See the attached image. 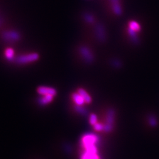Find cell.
<instances>
[{"mask_svg": "<svg viewBox=\"0 0 159 159\" xmlns=\"http://www.w3.org/2000/svg\"><path fill=\"white\" fill-rule=\"evenodd\" d=\"M82 153L80 159H102L99 153V138L94 134H86L81 138Z\"/></svg>", "mask_w": 159, "mask_h": 159, "instance_id": "cell-1", "label": "cell"}, {"mask_svg": "<svg viewBox=\"0 0 159 159\" xmlns=\"http://www.w3.org/2000/svg\"><path fill=\"white\" fill-rule=\"evenodd\" d=\"M79 51L86 62L91 64L94 61V55L88 47L86 45H82L79 48Z\"/></svg>", "mask_w": 159, "mask_h": 159, "instance_id": "cell-2", "label": "cell"}, {"mask_svg": "<svg viewBox=\"0 0 159 159\" xmlns=\"http://www.w3.org/2000/svg\"><path fill=\"white\" fill-rule=\"evenodd\" d=\"M94 34L97 40L100 43H104L106 40L107 35L106 28L101 23H97L94 27Z\"/></svg>", "mask_w": 159, "mask_h": 159, "instance_id": "cell-3", "label": "cell"}, {"mask_svg": "<svg viewBox=\"0 0 159 159\" xmlns=\"http://www.w3.org/2000/svg\"><path fill=\"white\" fill-rule=\"evenodd\" d=\"M38 58H39V55L37 53H33L27 54L19 57L17 58V61L19 64H25L34 62L38 60Z\"/></svg>", "mask_w": 159, "mask_h": 159, "instance_id": "cell-4", "label": "cell"}, {"mask_svg": "<svg viewBox=\"0 0 159 159\" xmlns=\"http://www.w3.org/2000/svg\"><path fill=\"white\" fill-rule=\"evenodd\" d=\"M115 113L114 112L110 110L107 112V116H106V123L105 124H104V131L105 132L109 133L111 131L114 124V120H115Z\"/></svg>", "mask_w": 159, "mask_h": 159, "instance_id": "cell-5", "label": "cell"}, {"mask_svg": "<svg viewBox=\"0 0 159 159\" xmlns=\"http://www.w3.org/2000/svg\"><path fill=\"white\" fill-rule=\"evenodd\" d=\"M38 93L41 96H53L57 95V91L55 89L51 87L40 86L37 89Z\"/></svg>", "mask_w": 159, "mask_h": 159, "instance_id": "cell-6", "label": "cell"}, {"mask_svg": "<svg viewBox=\"0 0 159 159\" xmlns=\"http://www.w3.org/2000/svg\"><path fill=\"white\" fill-rule=\"evenodd\" d=\"M113 13L118 16H120L123 13V9L121 6L120 0H110Z\"/></svg>", "mask_w": 159, "mask_h": 159, "instance_id": "cell-7", "label": "cell"}, {"mask_svg": "<svg viewBox=\"0 0 159 159\" xmlns=\"http://www.w3.org/2000/svg\"><path fill=\"white\" fill-rule=\"evenodd\" d=\"M71 99L73 101L74 104H75L77 106H81L82 107L84 106L86 103L83 99V98L77 92L75 93H74L71 96Z\"/></svg>", "mask_w": 159, "mask_h": 159, "instance_id": "cell-8", "label": "cell"}, {"mask_svg": "<svg viewBox=\"0 0 159 159\" xmlns=\"http://www.w3.org/2000/svg\"><path fill=\"white\" fill-rule=\"evenodd\" d=\"M77 92L83 98L86 104H90L92 103V98L85 89H84L83 88L78 89L77 90Z\"/></svg>", "mask_w": 159, "mask_h": 159, "instance_id": "cell-9", "label": "cell"}, {"mask_svg": "<svg viewBox=\"0 0 159 159\" xmlns=\"http://www.w3.org/2000/svg\"><path fill=\"white\" fill-rule=\"evenodd\" d=\"M128 33L129 34V36L130 37V39L131 40V41L135 44H138L140 42L138 37V34H137V32L132 30L130 28H128Z\"/></svg>", "mask_w": 159, "mask_h": 159, "instance_id": "cell-10", "label": "cell"}, {"mask_svg": "<svg viewBox=\"0 0 159 159\" xmlns=\"http://www.w3.org/2000/svg\"><path fill=\"white\" fill-rule=\"evenodd\" d=\"M40 100V104L43 106H45L50 104L54 100V96H41Z\"/></svg>", "mask_w": 159, "mask_h": 159, "instance_id": "cell-11", "label": "cell"}, {"mask_svg": "<svg viewBox=\"0 0 159 159\" xmlns=\"http://www.w3.org/2000/svg\"><path fill=\"white\" fill-rule=\"evenodd\" d=\"M128 28L131 29L133 31L137 32V33L140 32V31L141 30V27H140V24L137 22H136V21H133V20L130 21V23L128 24Z\"/></svg>", "mask_w": 159, "mask_h": 159, "instance_id": "cell-12", "label": "cell"}, {"mask_svg": "<svg viewBox=\"0 0 159 159\" xmlns=\"http://www.w3.org/2000/svg\"><path fill=\"white\" fill-rule=\"evenodd\" d=\"M84 19L86 23L89 24H94L95 22V18L94 16L90 13H86L84 14Z\"/></svg>", "mask_w": 159, "mask_h": 159, "instance_id": "cell-13", "label": "cell"}, {"mask_svg": "<svg viewBox=\"0 0 159 159\" xmlns=\"http://www.w3.org/2000/svg\"><path fill=\"white\" fill-rule=\"evenodd\" d=\"M148 122L149 124L153 127H155L158 125V121L154 115H150L148 117Z\"/></svg>", "mask_w": 159, "mask_h": 159, "instance_id": "cell-14", "label": "cell"}, {"mask_svg": "<svg viewBox=\"0 0 159 159\" xmlns=\"http://www.w3.org/2000/svg\"><path fill=\"white\" fill-rule=\"evenodd\" d=\"M89 123L93 126L98 123L97 116L96 114L92 113L90 114V116L89 117Z\"/></svg>", "mask_w": 159, "mask_h": 159, "instance_id": "cell-15", "label": "cell"}, {"mask_svg": "<svg viewBox=\"0 0 159 159\" xmlns=\"http://www.w3.org/2000/svg\"><path fill=\"white\" fill-rule=\"evenodd\" d=\"M6 57L9 59H11L14 56V51L11 48H7L5 52Z\"/></svg>", "mask_w": 159, "mask_h": 159, "instance_id": "cell-16", "label": "cell"}]
</instances>
